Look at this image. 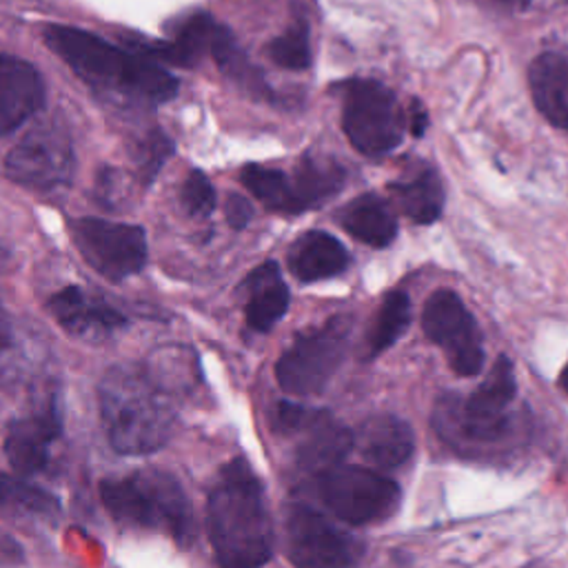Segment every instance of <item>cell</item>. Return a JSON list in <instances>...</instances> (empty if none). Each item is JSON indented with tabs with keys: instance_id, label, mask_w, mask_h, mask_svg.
Listing matches in <instances>:
<instances>
[{
	"instance_id": "obj_1",
	"label": "cell",
	"mask_w": 568,
	"mask_h": 568,
	"mask_svg": "<svg viewBox=\"0 0 568 568\" xmlns=\"http://www.w3.org/2000/svg\"><path fill=\"white\" fill-rule=\"evenodd\" d=\"M47 47L67 63V67L84 80L87 87L107 99L160 105L178 93V80L149 58L121 49L105 38L67 25H49L43 32Z\"/></svg>"
},
{
	"instance_id": "obj_2",
	"label": "cell",
	"mask_w": 568,
	"mask_h": 568,
	"mask_svg": "<svg viewBox=\"0 0 568 568\" xmlns=\"http://www.w3.org/2000/svg\"><path fill=\"white\" fill-rule=\"evenodd\" d=\"M207 529L220 568H262L273 555V524L247 462L223 468L209 493Z\"/></svg>"
},
{
	"instance_id": "obj_3",
	"label": "cell",
	"mask_w": 568,
	"mask_h": 568,
	"mask_svg": "<svg viewBox=\"0 0 568 568\" xmlns=\"http://www.w3.org/2000/svg\"><path fill=\"white\" fill-rule=\"evenodd\" d=\"M99 402L107 438L123 455L156 453L173 433L175 416L167 391L138 366L110 368L99 387Z\"/></svg>"
},
{
	"instance_id": "obj_4",
	"label": "cell",
	"mask_w": 568,
	"mask_h": 568,
	"mask_svg": "<svg viewBox=\"0 0 568 568\" xmlns=\"http://www.w3.org/2000/svg\"><path fill=\"white\" fill-rule=\"evenodd\" d=\"M105 509L125 526L160 531L178 544L194 537V511L180 482L164 470H136L101 487Z\"/></svg>"
},
{
	"instance_id": "obj_5",
	"label": "cell",
	"mask_w": 568,
	"mask_h": 568,
	"mask_svg": "<svg viewBox=\"0 0 568 568\" xmlns=\"http://www.w3.org/2000/svg\"><path fill=\"white\" fill-rule=\"evenodd\" d=\"M515 371L507 355H500L487 380L466 400L444 396L433 413L438 433L455 448H478L507 440L511 433V405L515 400Z\"/></svg>"
},
{
	"instance_id": "obj_6",
	"label": "cell",
	"mask_w": 568,
	"mask_h": 568,
	"mask_svg": "<svg viewBox=\"0 0 568 568\" xmlns=\"http://www.w3.org/2000/svg\"><path fill=\"white\" fill-rule=\"evenodd\" d=\"M342 129L349 143L364 156H385L402 143L405 114L396 93L377 80H351L344 84Z\"/></svg>"
},
{
	"instance_id": "obj_7",
	"label": "cell",
	"mask_w": 568,
	"mask_h": 568,
	"mask_svg": "<svg viewBox=\"0 0 568 568\" xmlns=\"http://www.w3.org/2000/svg\"><path fill=\"white\" fill-rule=\"evenodd\" d=\"M349 336L351 322L344 316L331 318L320 329L300 336L275 364L282 391L292 396L320 394L347 355Z\"/></svg>"
},
{
	"instance_id": "obj_8",
	"label": "cell",
	"mask_w": 568,
	"mask_h": 568,
	"mask_svg": "<svg viewBox=\"0 0 568 568\" xmlns=\"http://www.w3.org/2000/svg\"><path fill=\"white\" fill-rule=\"evenodd\" d=\"M320 496L333 515L353 526L383 522L400 507V489L394 480L349 464L322 473Z\"/></svg>"
},
{
	"instance_id": "obj_9",
	"label": "cell",
	"mask_w": 568,
	"mask_h": 568,
	"mask_svg": "<svg viewBox=\"0 0 568 568\" xmlns=\"http://www.w3.org/2000/svg\"><path fill=\"white\" fill-rule=\"evenodd\" d=\"M69 231L82 260L110 282H123L147 264V234L138 225L76 218Z\"/></svg>"
},
{
	"instance_id": "obj_10",
	"label": "cell",
	"mask_w": 568,
	"mask_h": 568,
	"mask_svg": "<svg viewBox=\"0 0 568 568\" xmlns=\"http://www.w3.org/2000/svg\"><path fill=\"white\" fill-rule=\"evenodd\" d=\"M73 169V143L58 125L30 132L5 158L8 178L34 194L60 192L71 182Z\"/></svg>"
},
{
	"instance_id": "obj_11",
	"label": "cell",
	"mask_w": 568,
	"mask_h": 568,
	"mask_svg": "<svg viewBox=\"0 0 568 568\" xmlns=\"http://www.w3.org/2000/svg\"><path fill=\"white\" fill-rule=\"evenodd\" d=\"M422 329L427 338L444 351L457 375H478L482 371V333L457 294L448 289L431 294L422 311Z\"/></svg>"
},
{
	"instance_id": "obj_12",
	"label": "cell",
	"mask_w": 568,
	"mask_h": 568,
	"mask_svg": "<svg viewBox=\"0 0 568 568\" xmlns=\"http://www.w3.org/2000/svg\"><path fill=\"white\" fill-rule=\"evenodd\" d=\"M287 555L296 568H353L360 548L325 515L296 504L284 520Z\"/></svg>"
},
{
	"instance_id": "obj_13",
	"label": "cell",
	"mask_w": 568,
	"mask_h": 568,
	"mask_svg": "<svg viewBox=\"0 0 568 568\" xmlns=\"http://www.w3.org/2000/svg\"><path fill=\"white\" fill-rule=\"evenodd\" d=\"M49 311L65 333L84 342H105L127 327V318L116 307L82 287L60 289L52 298Z\"/></svg>"
},
{
	"instance_id": "obj_14",
	"label": "cell",
	"mask_w": 568,
	"mask_h": 568,
	"mask_svg": "<svg viewBox=\"0 0 568 568\" xmlns=\"http://www.w3.org/2000/svg\"><path fill=\"white\" fill-rule=\"evenodd\" d=\"M45 105L38 69L14 54L0 52V136L19 132Z\"/></svg>"
},
{
	"instance_id": "obj_15",
	"label": "cell",
	"mask_w": 568,
	"mask_h": 568,
	"mask_svg": "<svg viewBox=\"0 0 568 568\" xmlns=\"http://www.w3.org/2000/svg\"><path fill=\"white\" fill-rule=\"evenodd\" d=\"M58 433L60 420L54 405L12 422L5 438L8 459L23 476H34L49 464L52 446Z\"/></svg>"
},
{
	"instance_id": "obj_16",
	"label": "cell",
	"mask_w": 568,
	"mask_h": 568,
	"mask_svg": "<svg viewBox=\"0 0 568 568\" xmlns=\"http://www.w3.org/2000/svg\"><path fill=\"white\" fill-rule=\"evenodd\" d=\"M296 435H300L298 464L307 473H316L318 478L322 473L340 466L353 451V431L333 420L327 411L309 409Z\"/></svg>"
},
{
	"instance_id": "obj_17",
	"label": "cell",
	"mask_w": 568,
	"mask_h": 568,
	"mask_svg": "<svg viewBox=\"0 0 568 568\" xmlns=\"http://www.w3.org/2000/svg\"><path fill=\"white\" fill-rule=\"evenodd\" d=\"M353 448L375 468H398L416 451L411 427L396 416L368 418L353 433Z\"/></svg>"
},
{
	"instance_id": "obj_18",
	"label": "cell",
	"mask_w": 568,
	"mask_h": 568,
	"mask_svg": "<svg viewBox=\"0 0 568 568\" xmlns=\"http://www.w3.org/2000/svg\"><path fill=\"white\" fill-rule=\"evenodd\" d=\"M529 87L537 112L557 129L568 132V56L539 54L529 69Z\"/></svg>"
},
{
	"instance_id": "obj_19",
	"label": "cell",
	"mask_w": 568,
	"mask_h": 568,
	"mask_svg": "<svg viewBox=\"0 0 568 568\" xmlns=\"http://www.w3.org/2000/svg\"><path fill=\"white\" fill-rule=\"evenodd\" d=\"M349 264L344 245L327 231L305 234L289 253V266L303 282H320L342 273Z\"/></svg>"
},
{
	"instance_id": "obj_20",
	"label": "cell",
	"mask_w": 568,
	"mask_h": 568,
	"mask_svg": "<svg viewBox=\"0 0 568 568\" xmlns=\"http://www.w3.org/2000/svg\"><path fill=\"white\" fill-rule=\"evenodd\" d=\"M251 298L247 303V325L253 331L266 333L273 325L282 320V316L289 309V287L282 282L280 269L275 262H266L258 266L249 280Z\"/></svg>"
},
{
	"instance_id": "obj_21",
	"label": "cell",
	"mask_w": 568,
	"mask_h": 568,
	"mask_svg": "<svg viewBox=\"0 0 568 568\" xmlns=\"http://www.w3.org/2000/svg\"><path fill=\"white\" fill-rule=\"evenodd\" d=\"M342 227L360 242L383 249L398 236V223L383 198L364 194L355 198L342 214Z\"/></svg>"
},
{
	"instance_id": "obj_22",
	"label": "cell",
	"mask_w": 568,
	"mask_h": 568,
	"mask_svg": "<svg viewBox=\"0 0 568 568\" xmlns=\"http://www.w3.org/2000/svg\"><path fill=\"white\" fill-rule=\"evenodd\" d=\"M391 194L400 212L418 225H431L442 216L444 189L438 173L431 169L409 180L394 182Z\"/></svg>"
},
{
	"instance_id": "obj_23",
	"label": "cell",
	"mask_w": 568,
	"mask_h": 568,
	"mask_svg": "<svg viewBox=\"0 0 568 568\" xmlns=\"http://www.w3.org/2000/svg\"><path fill=\"white\" fill-rule=\"evenodd\" d=\"M342 182H344V171L340 164L316 158L311 154H307L300 160V164L292 178L294 192H296V198H298V205L303 212L309 207H318L320 203H325L327 198L338 194Z\"/></svg>"
},
{
	"instance_id": "obj_24",
	"label": "cell",
	"mask_w": 568,
	"mask_h": 568,
	"mask_svg": "<svg viewBox=\"0 0 568 568\" xmlns=\"http://www.w3.org/2000/svg\"><path fill=\"white\" fill-rule=\"evenodd\" d=\"M242 184L249 189L251 196L262 203L266 209L277 214H300V205L294 192L292 175L280 169L247 164L240 173Z\"/></svg>"
},
{
	"instance_id": "obj_25",
	"label": "cell",
	"mask_w": 568,
	"mask_h": 568,
	"mask_svg": "<svg viewBox=\"0 0 568 568\" xmlns=\"http://www.w3.org/2000/svg\"><path fill=\"white\" fill-rule=\"evenodd\" d=\"M209 56H214L218 67L231 80H236L245 91H249L251 96H255V99H273V91L264 82L262 71L251 65L247 54L240 49L236 36L225 25L220 27V32L216 36Z\"/></svg>"
},
{
	"instance_id": "obj_26",
	"label": "cell",
	"mask_w": 568,
	"mask_h": 568,
	"mask_svg": "<svg viewBox=\"0 0 568 568\" xmlns=\"http://www.w3.org/2000/svg\"><path fill=\"white\" fill-rule=\"evenodd\" d=\"M0 511L27 518H54L58 513L56 498L21 476L0 473Z\"/></svg>"
},
{
	"instance_id": "obj_27",
	"label": "cell",
	"mask_w": 568,
	"mask_h": 568,
	"mask_svg": "<svg viewBox=\"0 0 568 568\" xmlns=\"http://www.w3.org/2000/svg\"><path fill=\"white\" fill-rule=\"evenodd\" d=\"M411 322V300L402 292H391L377 311L368 333V355L375 357L394 347Z\"/></svg>"
},
{
	"instance_id": "obj_28",
	"label": "cell",
	"mask_w": 568,
	"mask_h": 568,
	"mask_svg": "<svg viewBox=\"0 0 568 568\" xmlns=\"http://www.w3.org/2000/svg\"><path fill=\"white\" fill-rule=\"evenodd\" d=\"M269 58L289 71H303L311 65V45H309V30L305 23L292 25L282 36L273 38L266 47Z\"/></svg>"
},
{
	"instance_id": "obj_29",
	"label": "cell",
	"mask_w": 568,
	"mask_h": 568,
	"mask_svg": "<svg viewBox=\"0 0 568 568\" xmlns=\"http://www.w3.org/2000/svg\"><path fill=\"white\" fill-rule=\"evenodd\" d=\"M180 203L184 212L192 218H207L216 209V189L212 180L201 171L194 169L186 175L180 189Z\"/></svg>"
},
{
	"instance_id": "obj_30",
	"label": "cell",
	"mask_w": 568,
	"mask_h": 568,
	"mask_svg": "<svg viewBox=\"0 0 568 568\" xmlns=\"http://www.w3.org/2000/svg\"><path fill=\"white\" fill-rule=\"evenodd\" d=\"M171 154H173L171 140L162 132H151V136L147 140H143L138 156H136L143 178L154 180L158 175V171L162 169V164L171 158Z\"/></svg>"
},
{
	"instance_id": "obj_31",
	"label": "cell",
	"mask_w": 568,
	"mask_h": 568,
	"mask_svg": "<svg viewBox=\"0 0 568 568\" xmlns=\"http://www.w3.org/2000/svg\"><path fill=\"white\" fill-rule=\"evenodd\" d=\"M225 214L234 229H245L249 225V220L253 218V209L242 196H231L225 205Z\"/></svg>"
},
{
	"instance_id": "obj_32",
	"label": "cell",
	"mask_w": 568,
	"mask_h": 568,
	"mask_svg": "<svg viewBox=\"0 0 568 568\" xmlns=\"http://www.w3.org/2000/svg\"><path fill=\"white\" fill-rule=\"evenodd\" d=\"M16 351V333L8 311L0 307V362L8 360Z\"/></svg>"
},
{
	"instance_id": "obj_33",
	"label": "cell",
	"mask_w": 568,
	"mask_h": 568,
	"mask_svg": "<svg viewBox=\"0 0 568 568\" xmlns=\"http://www.w3.org/2000/svg\"><path fill=\"white\" fill-rule=\"evenodd\" d=\"M409 123H411V134L413 136H424V132H427V127H429V116H427V112H424V107L416 101L413 103V107H411V116H409Z\"/></svg>"
},
{
	"instance_id": "obj_34",
	"label": "cell",
	"mask_w": 568,
	"mask_h": 568,
	"mask_svg": "<svg viewBox=\"0 0 568 568\" xmlns=\"http://www.w3.org/2000/svg\"><path fill=\"white\" fill-rule=\"evenodd\" d=\"M500 5H507L511 10H526L531 5V0H496Z\"/></svg>"
},
{
	"instance_id": "obj_35",
	"label": "cell",
	"mask_w": 568,
	"mask_h": 568,
	"mask_svg": "<svg viewBox=\"0 0 568 568\" xmlns=\"http://www.w3.org/2000/svg\"><path fill=\"white\" fill-rule=\"evenodd\" d=\"M559 385H561V389L568 394V364L564 366V371H561V375H559Z\"/></svg>"
},
{
	"instance_id": "obj_36",
	"label": "cell",
	"mask_w": 568,
	"mask_h": 568,
	"mask_svg": "<svg viewBox=\"0 0 568 568\" xmlns=\"http://www.w3.org/2000/svg\"><path fill=\"white\" fill-rule=\"evenodd\" d=\"M566 3H568V0H566Z\"/></svg>"
}]
</instances>
